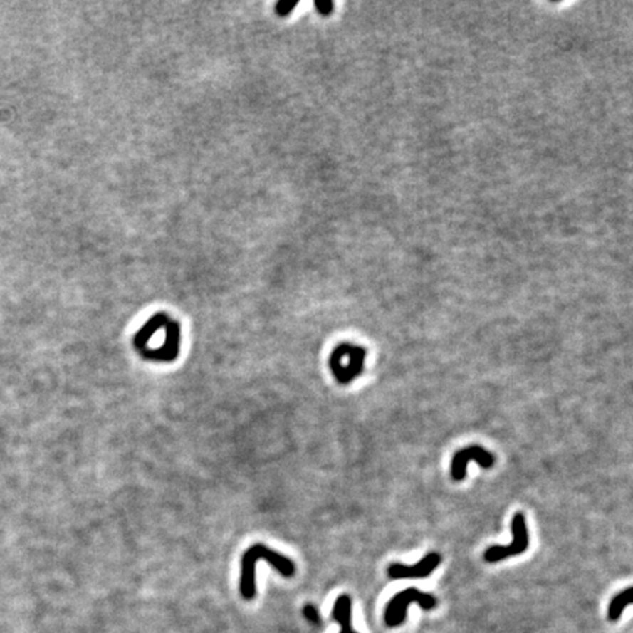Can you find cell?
Listing matches in <instances>:
<instances>
[{"mask_svg":"<svg viewBox=\"0 0 633 633\" xmlns=\"http://www.w3.org/2000/svg\"><path fill=\"white\" fill-rule=\"evenodd\" d=\"M258 560H266L274 570H277L283 577H293V575L296 573V566L289 559V557L266 547L264 544H256V545L249 547L242 554L241 584H239L241 595L246 601H251L257 595L256 565Z\"/></svg>","mask_w":633,"mask_h":633,"instance_id":"1","label":"cell"},{"mask_svg":"<svg viewBox=\"0 0 633 633\" xmlns=\"http://www.w3.org/2000/svg\"><path fill=\"white\" fill-rule=\"evenodd\" d=\"M365 347L340 343L333 349L330 358H328V367H330L336 382L345 386L362 374L365 368Z\"/></svg>","mask_w":633,"mask_h":633,"instance_id":"2","label":"cell"},{"mask_svg":"<svg viewBox=\"0 0 633 633\" xmlns=\"http://www.w3.org/2000/svg\"><path fill=\"white\" fill-rule=\"evenodd\" d=\"M411 604H418L422 610L429 612L434 610L439 605V601L434 595L422 592L417 588H408L397 592L384 610V623L387 627H397L404 623L407 619L408 607Z\"/></svg>","mask_w":633,"mask_h":633,"instance_id":"3","label":"cell"},{"mask_svg":"<svg viewBox=\"0 0 633 633\" xmlns=\"http://www.w3.org/2000/svg\"><path fill=\"white\" fill-rule=\"evenodd\" d=\"M512 543L509 545H491L484 553L487 563H497L519 554H523L529 547V533L523 513L518 512L512 518Z\"/></svg>","mask_w":633,"mask_h":633,"instance_id":"4","label":"cell"},{"mask_svg":"<svg viewBox=\"0 0 633 633\" xmlns=\"http://www.w3.org/2000/svg\"><path fill=\"white\" fill-rule=\"evenodd\" d=\"M469 462H476L481 468L490 469L496 465V456L478 444H472L456 451L450 466V475L453 481H458L459 483V481L465 479L466 466Z\"/></svg>","mask_w":633,"mask_h":633,"instance_id":"5","label":"cell"},{"mask_svg":"<svg viewBox=\"0 0 633 633\" xmlns=\"http://www.w3.org/2000/svg\"><path fill=\"white\" fill-rule=\"evenodd\" d=\"M164 332H166V342L163 346H160L157 349L144 347V349L138 350L140 355L144 360L162 361V362H172V361L178 360L179 349H181V325H179V323L169 320L167 324L164 325Z\"/></svg>","mask_w":633,"mask_h":633,"instance_id":"6","label":"cell"},{"mask_svg":"<svg viewBox=\"0 0 633 633\" xmlns=\"http://www.w3.org/2000/svg\"><path fill=\"white\" fill-rule=\"evenodd\" d=\"M440 563H441V555L437 551H431L424 555L414 566L392 563L387 567V575L392 579H424L431 575L440 566Z\"/></svg>","mask_w":633,"mask_h":633,"instance_id":"7","label":"cell"},{"mask_svg":"<svg viewBox=\"0 0 633 633\" xmlns=\"http://www.w3.org/2000/svg\"><path fill=\"white\" fill-rule=\"evenodd\" d=\"M169 320H170L169 315H166V314H163V313L156 314L155 317H151V318L147 321V324H145V325L141 328V330L135 335V338H134V345H135V347H137L138 350L147 347L148 340H150L151 338H153V336L160 330V328H164V325L167 324Z\"/></svg>","mask_w":633,"mask_h":633,"instance_id":"8","label":"cell"},{"mask_svg":"<svg viewBox=\"0 0 633 633\" xmlns=\"http://www.w3.org/2000/svg\"><path fill=\"white\" fill-rule=\"evenodd\" d=\"M333 619L340 624V633H358L352 627V598L349 595H340L333 607Z\"/></svg>","mask_w":633,"mask_h":633,"instance_id":"9","label":"cell"},{"mask_svg":"<svg viewBox=\"0 0 633 633\" xmlns=\"http://www.w3.org/2000/svg\"><path fill=\"white\" fill-rule=\"evenodd\" d=\"M629 604H633V587H629L613 597L609 604V610H607V619L617 622Z\"/></svg>","mask_w":633,"mask_h":633,"instance_id":"10","label":"cell"},{"mask_svg":"<svg viewBox=\"0 0 633 633\" xmlns=\"http://www.w3.org/2000/svg\"><path fill=\"white\" fill-rule=\"evenodd\" d=\"M303 616H305V619L308 620V622H311L313 624H320V622H321V619H320V614H318V610L315 609V607L313 605V604H307L305 607H303Z\"/></svg>","mask_w":633,"mask_h":633,"instance_id":"11","label":"cell"},{"mask_svg":"<svg viewBox=\"0 0 633 633\" xmlns=\"http://www.w3.org/2000/svg\"><path fill=\"white\" fill-rule=\"evenodd\" d=\"M296 4H278L277 5V14L278 15H288L291 9H293Z\"/></svg>","mask_w":633,"mask_h":633,"instance_id":"12","label":"cell"},{"mask_svg":"<svg viewBox=\"0 0 633 633\" xmlns=\"http://www.w3.org/2000/svg\"><path fill=\"white\" fill-rule=\"evenodd\" d=\"M315 8L320 14L323 15H328L333 9V4H315Z\"/></svg>","mask_w":633,"mask_h":633,"instance_id":"13","label":"cell"}]
</instances>
